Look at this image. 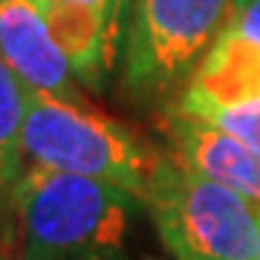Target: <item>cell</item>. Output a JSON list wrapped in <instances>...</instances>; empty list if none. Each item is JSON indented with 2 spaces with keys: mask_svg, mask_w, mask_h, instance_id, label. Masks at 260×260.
Segmentation results:
<instances>
[{
  "mask_svg": "<svg viewBox=\"0 0 260 260\" xmlns=\"http://www.w3.org/2000/svg\"><path fill=\"white\" fill-rule=\"evenodd\" d=\"M139 208L119 185L26 165L12 194L18 260H119Z\"/></svg>",
  "mask_w": 260,
  "mask_h": 260,
  "instance_id": "cell-1",
  "label": "cell"
},
{
  "mask_svg": "<svg viewBox=\"0 0 260 260\" xmlns=\"http://www.w3.org/2000/svg\"><path fill=\"white\" fill-rule=\"evenodd\" d=\"M159 240L177 260H251L260 234V205L159 153L142 194Z\"/></svg>",
  "mask_w": 260,
  "mask_h": 260,
  "instance_id": "cell-2",
  "label": "cell"
},
{
  "mask_svg": "<svg viewBox=\"0 0 260 260\" xmlns=\"http://www.w3.org/2000/svg\"><path fill=\"white\" fill-rule=\"evenodd\" d=\"M23 156L26 165L102 179L142 200L159 150L87 102L29 93Z\"/></svg>",
  "mask_w": 260,
  "mask_h": 260,
  "instance_id": "cell-3",
  "label": "cell"
},
{
  "mask_svg": "<svg viewBox=\"0 0 260 260\" xmlns=\"http://www.w3.org/2000/svg\"><path fill=\"white\" fill-rule=\"evenodd\" d=\"M234 0H133L124 35V87L139 99L182 93L223 32Z\"/></svg>",
  "mask_w": 260,
  "mask_h": 260,
  "instance_id": "cell-4",
  "label": "cell"
},
{
  "mask_svg": "<svg viewBox=\"0 0 260 260\" xmlns=\"http://www.w3.org/2000/svg\"><path fill=\"white\" fill-rule=\"evenodd\" d=\"M0 58L29 93L84 102L41 0H0Z\"/></svg>",
  "mask_w": 260,
  "mask_h": 260,
  "instance_id": "cell-5",
  "label": "cell"
},
{
  "mask_svg": "<svg viewBox=\"0 0 260 260\" xmlns=\"http://www.w3.org/2000/svg\"><path fill=\"white\" fill-rule=\"evenodd\" d=\"M168 153L197 174L232 188L260 205V150L223 133L214 124L171 110L165 119Z\"/></svg>",
  "mask_w": 260,
  "mask_h": 260,
  "instance_id": "cell-6",
  "label": "cell"
},
{
  "mask_svg": "<svg viewBox=\"0 0 260 260\" xmlns=\"http://www.w3.org/2000/svg\"><path fill=\"white\" fill-rule=\"evenodd\" d=\"M29 90L0 58V223L12 232V194L26 171L23 124Z\"/></svg>",
  "mask_w": 260,
  "mask_h": 260,
  "instance_id": "cell-7",
  "label": "cell"
},
{
  "mask_svg": "<svg viewBox=\"0 0 260 260\" xmlns=\"http://www.w3.org/2000/svg\"><path fill=\"white\" fill-rule=\"evenodd\" d=\"M174 110L197 121L214 124L223 133L260 150V99L237 104H174Z\"/></svg>",
  "mask_w": 260,
  "mask_h": 260,
  "instance_id": "cell-8",
  "label": "cell"
},
{
  "mask_svg": "<svg viewBox=\"0 0 260 260\" xmlns=\"http://www.w3.org/2000/svg\"><path fill=\"white\" fill-rule=\"evenodd\" d=\"M70 3H75V6L87 9L90 15H95V18L104 23V29L110 32L113 41H116V44H124L133 0H70Z\"/></svg>",
  "mask_w": 260,
  "mask_h": 260,
  "instance_id": "cell-9",
  "label": "cell"
},
{
  "mask_svg": "<svg viewBox=\"0 0 260 260\" xmlns=\"http://www.w3.org/2000/svg\"><path fill=\"white\" fill-rule=\"evenodd\" d=\"M225 26L260 47V0H234Z\"/></svg>",
  "mask_w": 260,
  "mask_h": 260,
  "instance_id": "cell-10",
  "label": "cell"
},
{
  "mask_svg": "<svg viewBox=\"0 0 260 260\" xmlns=\"http://www.w3.org/2000/svg\"><path fill=\"white\" fill-rule=\"evenodd\" d=\"M9 240H12V232H9V229H6L3 223H0V260H12Z\"/></svg>",
  "mask_w": 260,
  "mask_h": 260,
  "instance_id": "cell-11",
  "label": "cell"
},
{
  "mask_svg": "<svg viewBox=\"0 0 260 260\" xmlns=\"http://www.w3.org/2000/svg\"><path fill=\"white\" fill-rule=\"evenodd\" d=\"M251 260H260V234H257V249H254V257Z\"/></svg>",
  "mask_w": 260,
  "mask_h": 260,
  "instance_id": "cell-12",
  "label": "cell"
}]
</instances>
